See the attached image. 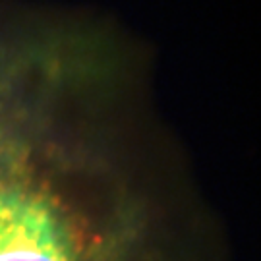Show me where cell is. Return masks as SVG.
Here are the masks:
<instances>
[{"instance_id":"cell-1","label":"cell","mask_w":261,"mask_h":261,"mask_svg":"<svg viewBox=\"0 0 261 261\" xmlns=\"http://www.w3.org/2000/svg\"><path fill=\"white\" fill-rule=\"evenodd\" d=\"M0 261H230L145 66L118 45L0 33Z\"/></svg>"}]
</instances>
